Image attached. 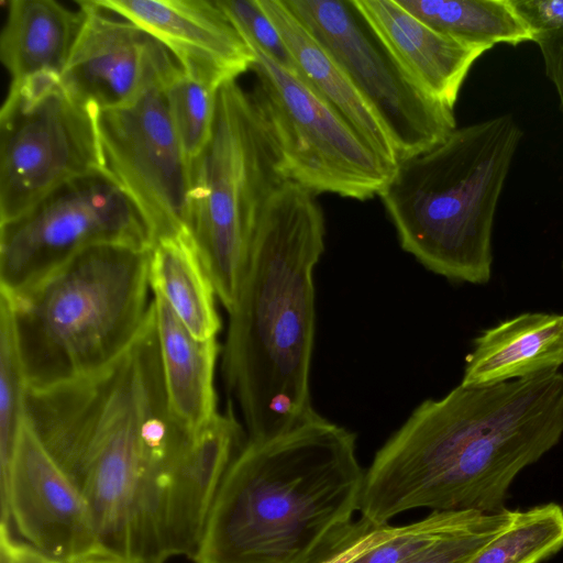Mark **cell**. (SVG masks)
Returning a JSON list of instances; mask_svg holds the SVG:
<instances>
[{"label":"cell","mask_w":563,"mask_h":563,"mask_svg":"<svg viewBox=\"0 0 563 563\" xmlns=\"http://www.w3.org/2000/svg\"><path fill=\"white\" fill-rule=\"evenodd\" d=\"M99 244L154 245L140 209L106 170L62 185L20 218L0 224L1 290L29 288Z\"/></svg>","instance_id":"10"},{"label":"cell","mask_w":563,"mask_h":563,"mask_svg":"<svg viewBox=\"0 0 563 563\" xmlns=\"http://www.w3.org/2000/svg\"><path fill=\"white\" fill-rule=\"evenodd\" d=\"M258 2L286 44L297 76L340 114L377 156L395 168L398 155L388 129L344 70L284 0Z\"/></svg>","instance_id":"17"},{"label":"cell","mask_w":563,"mask_h":563,"mask_svg":"<svg viewBox=\"0 0 563 563\" xmlns=\"http://www.w3.org/2000/svg\"><path fill=\"white\" fill-rule=\"evenodd\" d=\"M153 295L162 373L170 411L188 429L200 432L220 413L214 374L221 347L218 339L194 336L168 303L159 295Z\"/></svg>","instance_id":"19"},{"label":"cell","mask_w":563,"mask_h":563,"mask_svg":"<svg viewBox=\"0 0 563 563\" xmlns=\"http://www.w3.org/2000/svg\"><path fill=\"white\" fill-rule=\"evenodd\" d=\"M533 42L541 52L545 75L558 92L563 113V30L541 34Z\"/></svg>","instance_id":"31"},{"label":"cell","mask_w":563,"mask_h":563,"mask_svg":"<svg viewBox=\"0 0 563 563\" xmlns=\"http://www.w3.org/2000/svg\"><path fill=\"white\" fill-rule=\"evenodd\" d=\"M98 131L104 170L140 209L154 243L189 231L191 161L173 125L165 87L100 110Z\"/></svg>","instance_id":"12"},{"label":"cell","mask_w":563,"mask_h":563,"mask_svg":"<svg viewBox=\"0 0 563 563\" xmlns=\"http://www.w3.org/2000/svg\"><path fill=\"white\" fill-rule=\"evenodd\" d=\"M521 137L505 113L400 161L378 196L401 249L450 280L488 283L495 213Z\"/></svg>","instance_id":"5"},{"label":"cell","mask_w":563,"mask_h":563,"mask_svg":"<svg viewBox=\"0 0 563 563\" xmlns=\"http://www.w3.org/2000/svg\"><path fill=\"white\" fill-rule=\"evenodd\" d=\"M246 41L255 54L252 95L273 131L289 180L314 195L360 201L379 195L394 168L297 74Z\"/></svg>","instance_id":"9"},{"label":"cell","mask_w":563,"mask_h":563,"mask_svg":"<svg viewBox=\"0 0 563 563\" xmlns=\"http://www.w3.org/2000/svg\"><path fill=\"white\" fill-rule=\"evenodd\" d=\"M218 3L250 42L296 74L286 44L258 0H218Z\"/></svg>","instance_id":"28"},{"label":"cell","mask_w":563,"mask_h":563,"mask_svg":"<svg viewBox=\"0 0 563 563\" xmlns=\"http://www.w3.org/2000/svg\"><path fill=\"white\" fill-rule=\"evenodd\" d=\"M484 514L481 511H431L423 519L397 527L383 543L352 563H400L437 541L453 534Z\"/></svg>","instance_id":"26"},{"label":"cell","mask_w":563,"mask_h":563,"mask_svg":"<svg viewBox=\"0 0 563 563\" xmlns=\"http://www.w3.org/2000/svg\"><path fill=\"white\" fill-rule=\"evenodd\" d=\"M562 269H563V263H562Z\"/></svg>","instance_id":"34"},{"label":"cell","mask_w":563,"mask_h":563,"mask_svg":"<svg viewBox=\"0 0 563 563\" xmlns=\"http://www.w3.org/2000/svg\"><path fill=\"white\" fill-rule=\"evenodd\" d=\"M409 13L465 44L490 49L497 44L533 42L512 0H397Z\"/></svg>","instance_id":"22"},{"label":"cell","mask_w":563,"mask_h":563,"mask_svg":"<svg viewBox=\"0 0 563 563\" xmlns=\"http://www.w3.org/2000/svg\"><path fill=\"white\" fill-rule=\"evenodd\" d=\"M84 21L62 74L67 92L100 110L115 109L156 87H166L181 69L154 35L96 0H78Z\"/></svg>","instance_id":"14"},{"label":"cell","mask_w":563,"mask_h":563,"mask_svg":"<svg viewBox=\"0 0 563 563\" xmlns=\"http://www.w3.org/2000/svg\"><path fill=\"white\" fill-rule=\"evenodd\" d=\"M98 112L55 75L10 85L0 110V224L62 185L104 170Z\"/></svg>","instance_id":"8"},{"label":"cell","mask_w":563,"mask_h":563,"mask_svg":"<svg viewBox=\"0 0 563 563\" xmlns=\"http://www.w3.org/2000/svg\"><path fill=\"white\" fill-rule=\"evenodd\" d=\"M1 563H59L26 542L13 538L9 527L1 523L0 530Z\"/></svg>","instance_id":"32"},{"label":"cell","mask_w":563,"mask_h":563,"mask_svg":"<svg viewBox=\"0 0 563 563\" xmlns=\"http://www.w3.org/2000/svg\"><path fill=\"white\" fill-rule=\"evenodd\" d=\"M362 519V527L356 534L321 563H352L396 532L397 527L389 523L376 526L364 518Z\"/></svg>","instance_id":"30"},{"label":"cell","mask_w":563,"mask_h":563,"mask_svg":"<svg viewBox=\"0 0 563 563\" xmlns=\"http://www.w3.org/2000/svg\"><path fill=\"white\" fill-rule=\"evenodd\" d=\"M369 30L428 95L454 109L461 87L484 48L429 26L397 0H351Z\"/></svg>","instance_id":"16"},{"label":"cell","mask_w":563,"mask_h":563,"mask_svg":"<svg viewBox=\"0 0 563 563\" xmlns=\"http://www.w3.org/2000/svg\"><path fill=\"white\" fill-rule=\"evenodd\" d=\"M388 129L398 163L456 129L454 109L422 90L376 38L351 0H284Z\"/></svg>","instance_id":"11"},{"label":"cell","mask_w":563,"mask_h":563,"mask_svg":"<svg viewBox=\"0 0 563 563\" xmlns=\"http://www.w3.org/2000/svg\"><path fill=\"white\" fill-rule=\"evenodd\" d=\"M27 382L7 303L0 299V462L8 472L26 416Z\"/></svg>","instance_id":"24"},{"label":"cell","mask_w":563,"mask_h":563,"mask_svg":"<svg viewBox=\"0 0 563 563\" xmlns=\"http://www.w3.org/2000/svg\"><path fill=\"white\" fill-rule=\"evenodd\" d=\"M288 180L252 91L236 80L221 85L210 139L191 162L189 232L228 312L236 301L263 208Z\"/></svg>","instance_id":"7"},{"label":"cell","mask_w":563,"mask_h":563,"mask_svg":"<svg viewBox=\"0 0 563 563\" xmlns=\"http://www.w3.org/2000/svg\"><path fill=\"white\" fill-rule=\"evenodd\" d=\"M150 251L93 245L29 288L1 290L29 388L99 372L133 344L154 305Z\"/></svg>","instance_id":"6"},{"label":"cell","mask_w":563,"mask_h":563,"mask_svg":"<svg viewBox=\"0 0 563 563\" xmlns=\"http://www.w3.org/2000/svg\"><path fill=\"white\" fill-rule=\"evenodd\" d=\"M161 41L180 67L216 87L252 68L255 54L218 0H96Z\"/></svg>","instance_id":"15"},{"label":"cell","mask_w":563,"mask_h":563,"mask_svg":"<svg viewBox=\"0 0 563 563\" xmlns=\"http://www.w3.org/2000/svg\"><path fill=\"white\" fill-rule=\"evenodd\" d=\"M516 510L484 512L468 527L450 534L400 563H467L483 547L504 531Z\"/></svg>","instance_id":"27"},{"label":"cell","mask_w":563,"mask_h":563,"mask_svg":"<svg viewBox=\"0 0 563 563\" xmlns=\"http://www.w3.org/2000/svg\"><path fill=\"white\" fill-rule=\"evenodd\" d=\"M563 548V508L554 503L516 510L510 525L467 563H539Z\"/></svg>","instance_id":"23"},{"label":"cell","mask_w":563,"mask_h":563,"mask_svg":"<svg viewBox=\"0 0 563 563\" xmlns=\"http://www.w3.org/2000/svg\"><path fill=\"white\" fill-rule=\"evenodd\" d=\"M563 365V313L525 312L481 332L465 358L461 383L490 385Z\"/></svg>","instance_id":"18"},{"label":"cell","mask_w":563,"mask_h":563,"mask_svg":"<svg viewBox=\"0 0 563 563\" xmlns=\"http://www.w3.org/2000/svg\"><path fill=\"white\" fill-rule=\"evenodd\" d=\"M77 563H123V562L114 560V559L109 558V556H101V558H95V559H90V560H85V561L77 562Z\"/></svg>","instance_id":"33"},{"label":"cell","mask_w":563,"mask_h":563,"mask_svg":"<svg viewBox=\"0 0 563 563\" xmlns=\"http://www.w3.org/2000/svg\"><path fill=\"white\" fill-rule=\"evenodd\" d=\"M563 437V373L460 383L420 404L365 471L361 517L408 510L498 512L515 477Z\"/></svg>","instance_id":"2"},{"label":"cell","mask_w":563,"mask_h":563,"mask_svg":"<svg viewBox=\"0 0 563 563\" xmlns=\"http://www.w3.org/2000/svg\"><path fill=\"white\" fill-rule=\"evenodd\" d=\"M82 21L80 7L73 11L54 0H11L0 35V58L11 84L62 77Z\"/></svg>","instance_id":"20"},{"label":"cell","mask_w":563,"mask_h":563,"mask_svg":"<svg viewBox=\"0 0 563 563\" xmlns=\"http://www.w3.org/2000/svg\"><path fill=\"white\" fill-rule=\"evenodd\" d=\"M512 3L533 35L563 30V0H512Z\"/></svg>","instance_id":"29"},{"label":"cell","mask_w":563,"mask_h":563,"mask_svg":"<svg viewBox=\"0 0 563 563\" xmlns=\"http://www.w3.org/2000/svg\"><path fill=\"white\" fill-rule=\"evenodd\" d=\"M1 523L59 563L107 556L85 498L27 419L1 477Z\"/></svg>","instance_id":"13"},{"label":"cell","mask_w":563,"mask_h":563,"mask_svg":"<svg viewBox=\"0 0 563 563\" xmlns=\"http://www.w3.org/2000/svg\"><path fill=\"white\" fill-rule=\"evenodd\" d=\"M26 416L85 498L104 554L123 563L194 560L246 440L231 410L200 432L173 415L154 306L133 344L106 368L29 388Z\"/></svg>","instance_id":"1"},{"label":"cell","mask_w":563,"mask_h":563,"mask_svg":"<svg viewBox=\"0 0 563 563\" xmlns=\"http://www.w3.org/2000/svg\"><path fill=\"white\" fill-rule=\"evenodd\" d=\"M150 283L188 331L218 339L216 290L189 231L157 240L150 251Z\"/></svg>","instance_id":"21"},{"label":"cell","mask_w":563,"mask_h":563,"mask_svg":"<svg viewBox=\"0 0 563 563\" xmlns=\"http://www.w3.org/2000/svg\"><path fill=\"white\" fill-rule=\"evenodd\" d=\"M356 435L319 415L246 439L212 504L196 563H321L360 530Z\"/></svg>","instance_id":"4"},{"label":"cell","mask_w":563,"mask_h":563,"mask_svg":"<svg viewBox=\"0 0 563 563\" xmlns=\"http://www.w3.org/2000/svg\"><path fill=\"white\" fill-rule=\"evenodd\" d=\"M219 88L183 68L165 87L173 125L191 162L200 155L210 139Z\"/></svg>","instance_id":"25"},{"label":"cell","mask_w":563,"mask_h":563,"mask_svg":"<svg viewBox=\"0 0 563 563\" xmlns=\"http://www.w3.org/2000/svg\"><path fill=\"white\" fill-rule=\"evenodd\" d=\"M324 236L316 195L291 180L271 196L256 223L222 347L224 385L249 440L284 433L318 415L310 395L313 272Z\"/></svg>","instance_id":"3"}]
</instances>
